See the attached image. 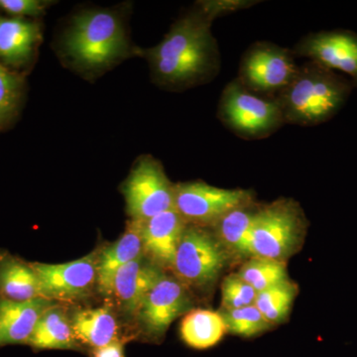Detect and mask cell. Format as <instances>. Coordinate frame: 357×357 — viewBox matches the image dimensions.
Returning <instances> with one entry per match:
<instances>
[{
    "instance_id": "25",
    "label": "cell",
    "mask_w": 357,
    "mask_h": 357,
    "mask_svg": "<svg viewBox=\"0 0 357 357\" xmlns=\"http://www.w3.org/2000/svg\"><path fill=\"white\" fill-rule=\"evenodd\" d=\"M227 333L241 335L243 337H252L271 328V325L262 316L255 305L241 307V309L225 310L220 312Z\"/></svg>"
},
{
    "instance_id": "16",
    "label": "cell",
    "mask_w": 357,
    "mask_h": 357,
    "mask_svg": "<svg viewBox=\"0 0 357 357\" xmlns=\"http://www.w3.org/2000/svg\"><path fill=\"white\" fill-rule=\"evenodd\" d=\"M142 222L130 220L121 238L98 255V289L103 295L112 296L115 275L124 265L144 255Z\"/></svg>"
},
{
    "instance_id": "27",
    "label": "cell",
    "mask_w": 357,
    "mask_h": 357,
    "mask_svg": "<svg viewBox=\"0 0 357 357\" xmlns=\"http://www.w3.org/2000/svg\"><path fill=\"white\" fill-rule=\"evenodd\" d=\"M20 77L0 64V122L6 119L17 107L21 96Z\"/></svg>"
},
{
    "instance_id": "10",
    "label": "cell",
    "mask_w": 357,
    "mask_h": 357,
    "mask_svg": "<svg viewBox=\"0 0 357 357\" xmlns=\"http://www.w3.org/2000/svg\"><path fill=\"white\" fill-rule=\"evenodd\" d=\"M292 51L296 57L342 74L357 88V33L344 29L309 33Z\"/></svg>"
},
{
    "instance_id": "15",
    "label": "cell",
    "mask_w": 357,
    "mask_h": 357,
    "mask_svg": "<svg viewBox=\"0 0 357 357\" xmlns=\"http://www.w3.org/2000/svg\"><path fill=\"white\" fill-rule=\"evenodd\" d=\"M58 304L46 298L26 302L0 300V347L28 344L42 314Z\"/></svg>"
},
{
    "instance_id": "9",
    "label": "cell",
    "mask_w": 357,
    "mask_h": 357,
    "mask_svg": "<svg viewBox=\"0 0 357 357\" xmlns=\"http://www.w3.org/2000/svg\"><path fill=\"white\" fill-rule=\"evenodd\" d=\"M255 202L248 190L223 189L202 182L175 185L174 208L188 225L211 227L234 208Z\"/></svg>"
},
{
    "instance_id": "12",
    "label": "cell",
    "mask_w": 357,
    "mask_h": 357,
    "mask_svg": "<svg viewBox=\"0 0 357 357\" xmlns=\"http://www.w3.org/2000/svg\"><path fill=\"white\" fill-rule=\"evenodd\" d=\"M98 253L61 264L32 263L46 298L56 302H77L98 287Z\"/></svg>"
},
{
    "instance_id": "6",
    "label": "cell",
    "mask_w": 357,
    "mask_h": 357,
    "mask_svg": "<svg viewBox=\"0 0 357 357\" xmlns=\"http://www.w3.org/2000/svg\"><path fill=\"white\" fill-rule=\"evenodd\" d=\"M229 255L208 227L187 225L171 270L185 287L206 288L218 280Z\"/></svg>"
},
{
    "instance_id": "30",
    "label": "cell",
    "mask_w": 357,
    "mask_h": 357,
    "mask_svg": "<svg viewBox=\"0 0 357 357\" xmlns=\"http://www.w3.org/2000/svg\"><path fill=\"white\" fill-rule=\"evenodd\" d=\"M93 357H126L124 356V342L116 340L112 344L95 349L93 351Z\"/></svg>"
},
{
    "instance_id": "29",
    "label": "cell",
    "mask_w": 357,
    "mask_h": 357,
    "mask_svg": "<svg viewBox=\"0 0 357 357\" xmlns=\"http://www.w3.org/2000/svg\"><path fill=\"white\" fill-rule=\"evenodd\" d=\"M47 4L38 0H0V9L13 17H36L44 13Z\"/></svg>"
},
{
    "instance_id": "24",
    "label": "cell",
    "mask_w": 357,
    "mask_h": 357,
    "mask_svg": "<svg viewBox=\"0 0 357 357\" xmlns=\"http://www.w3.org/2000/svg\"><path fill=\"white\" fill-rule=\"evenodd\" d=\"M297 294V285L287 280L257 293L255 305L270 325H276L287 318Z\"/></svg>"
},
{
    "instance_id": "22",
    "label": "cell",
    "mask_w": 357,
    "mask_h": 357,
    "mask_svg": "<svg viewBox=\"0 0 357 357\" xmlns=\"http://www.w3.org/2000/svg\"><path fill=\"white\" fill-rule=\"evenodd\" d=\"M181 337L185 344L196 349H206L218 344L227 326L220 312L197 309L188 312L180 326Z\"/></svg>"
},
{
    "instance_id": "1",
    "label": "cell",
    "mask_w": 357,
    "mask_h": 357,
    "mask_svg": "<svg viewBox=\"0 0 357 357\" xmlns=\"http://www.w3.org/2000/svg\"><path fill=\"white\" fill-rule=\"evenodd\" d=\"M213 21L197 4L174 23L160 43L140 51L159 86L178 91L210 83L217 77L222 56L211 32Z\"/></svg>"
},
{
    "instance_id": "20",
    "label": "cell",
    "mask_w": 357,
    "mask_h": 357,
    "mask_svg": "<svg viewBox=\"0 0 357 357\" xmlns=\"http://www.w3.org/2000/svg\"><path fill=\"white\" fill-rule=\"evenodd\" d=\"M72 325L79 344L93 351L121 340L116 319L109 307L79 310L73 316Z\"/></svg>"
},
{
    "instance_id": "14",
    "label": "cell",
    "mask_w": 357,
    "mask_h": 357,
    "mask_svg": "<svg viewBox=\"0 0 357 357\" xmlns=\"http://www.w3.org/2000/svg\"><path fill=\"white\" fill-rule=\"evenodd\" d=\"M187 225L174 208L142 222L141 236L144 255L162 269H172Z\"/></svg>"
},
{
    "instance_id": "21",
    "label": "cell",
    "mask_w": 357,
    "mask_h": 357,
    "mask_svg": "<svg viewBox=\"0 0 357 357\" xmlns=\"http://www.w3.org/2000/svg\"><path fill=\"white\" fill-rule=\"evenodd\" d=\"M259 204H244L234 208L213 225V234L229 252L250 257V234Z\"/></svg>"
},
{
    "instance_id": "7",
    "label": "cell",
    "mask_w": 357,
    "mask_h": 357,
    "mask_svg": "<svg viewBox=\"0 0 357 357\" xmlns=\"http://www.w3.org/2000/svg\"><path fill=\"white\" fill-rule=\"evenodd\" d=\"M299 70L292 49L268 41H257L244 52L236 79L257 95L276 98Z\"/></svg>"
},
{
    "instance_id": "26",
    "label": "cell",
    "mask_w": 357,
    "mask_h": 357,
    "mask_svg": "<svg viewBox=\"0 0 357 357\" xmlns=\"http://www.w3.org/2000/svg\"><path fill=\"white\" fill-rule=\"evenodd\" d=\"M257 293L237 274L227 276L222 282V302L225 310L241 309L255 305Z\"/></svg>"
},
{
    "instance_id": "8",
    "label": "cell",
    "mask_w": 357,
    "mask_h": 357,
    "mask_svg": "<svg viewBox=\"0 0 357 357\" xmlns=\"http://www.w3.org/2000/svg\"><path fill=\"white\" fill-rule=\"evenodd\" d=\"M121 192L131 220L145 222L174 208L175 185L158 160L140 157L124 181Z\"/></svg>"
},
{
    "instance_id": "19",
    "label": "cell",
    "mask_w": 357,
    "mask_h": 357,
    "mask_svg": "<svg viewBox=\"0 0 357 357\" xmlns=\"http://www.w3.org/2000/svg\"><path fill=\"white\" fill-rule=\"evenodd\" d=\"M27 345L36 351H79L82 349L75 335L72 319L60 304L50 307L42 314Z\"/></svg>"
},
{
    "instance_id": "4",
    "label": "cell",
    "mask_w": 357,
    "mask_h": 357,
    "mask_svg": "<svg viewBox=\"0 0 357 357\" xmlns=\"http://www.w3.org/2000/svg\"><path fill=\"white\" fill-rule=\"evenodd\" d=\"M307 227L304 211L292 199L258 206L251 229L250 257L286 262L302 243Z\"/></svg>"
},
{
    "instance_id": "17",
    "label": "cell",
    "mask_w": 357,
    "mask_h": 357,
    "mask_svg": "<svg viewBox=\"0 0 357 357\" xmlns=\"http://www.w3.org/2000/svg\"><path fill=\"white\" fill-rule=\"evenodd\" d=\"M40 298L46 296L32 263L0 251V300L26 302Z\"/></svg>"
},
{
    "instance_id": "5",
    "label": "cell",
    "mask_w": 357,
    "mask_h": 357,
    "mask_svg": "<svg viewBox=\"0 0 357 357\" xmlns=\"http://www.w3.org/2000/svg\"><path fill=\"white\" fill-rule=\"evenodd\" d=\"M218 117L244 140L265 139L286 124L276 98L249 91L236 77L222 89Z\"/></svg>"
},
{
    "instance_id": "23",
    "label": "cell",
    "mask_w": 357,
    "mask_h": 357,
    "mask_svg": "<svg viewBox=\"0 0 357 357\" xmlns=\"http://www.w3.org/2000/svg\"><path fill=\"white\" fill-rule=\"evenodd\" d=\"M236 274L256 293L289 280L286 262L261 257L249 258Z\"/></svg>"
},
{
    "instance_id": "2",
    "label": "cell",
    "mask_w": 357,
    "mask_h": 357,
    "mask_svg": "<svg viewBox=\"0 0 357 357\" xmlns=\"http://www.w3.org/2000/svg\"><path fill=\"white\" fill-rule=\"evenodd\" d=\"M354 89L347 77L306 61L290 84L276 96L284 121L292 126L326 123L342 109Z\"/></svg>"
},
{
    "instance_id": "3",
    "label": "cell",
    "mask_w": 357,
    "mask_h": 357,
    "mask_svg": "<svg viewBox=\"0 0 357 357\" xmlns=\"http://www.w3.org/2000/svg\"><path fill=\"white\" fill-rule=\"evenodd\" d=\"M63 51L83 72L109 69L129 53L123 20L119 13L102 9L77 14L65 33Z\"/></svg>"
},
{
    "instance_id": "28",
    "label": "cell",
    "mask_w": 357,
    "mask_h": 357,
    "mask_svg": "<svg viewBox=\"0 0 357 357\" xmlns=\"http://www.w3.org/2000/svg\"><path fill=\"white\" fill-rule=\"evenodd\" d=\"M257 3H260V1H255V0H204V1L198 2L199 6L206 13L210 14L215 20L218 17L227 15V14L248 9Z\"/></svg>"
},
{
    "instance_id": "11",
    "label": "cell",
    "mask_w": 357,
    "mask_h": 357,
    "mask_svg": "<svg viewBox=\"0 0 357 357\" xmlns=\"http://www.w3.org/2000/svg\"><path fill=\"white\" fill-rule=\"evenodd\" d=\"M191 307L189 288L166 273L157 281L136 314L141 330L150 340L163 338L169 326Z\"/></svg>"
},
{
    "instance_id": "13",
    "label": "cell",
    "mask_w": 357,
    "mask_h": 357,
    "mask_svg": "<svg viewBox=\"0 0 357 357\" xmlns=\"http://www.w3.org/2000/svg\"><path fill=\"white\" fill-rule=\"evenodd\" d=\"M164 274L162 268L142 255L115 275L112 296L122 311L135 317L147 294Z\"/></svg>"
},
{
    "instance_id": "18",
    "label": "cell",
    "mask_w": 357,
    "mask_h": 357,
    "mask_svg": "<svg viewBox=\"0 0 357 357\" xmlns=\"http://www.w3.org/2000/svg\"><path fill=\"white\" fill-rule=\"evenodd\" d=\"M41 38L40 26L23 17H0V59L20 67L31 60Z\"/></svg>"
}]
</instances>
